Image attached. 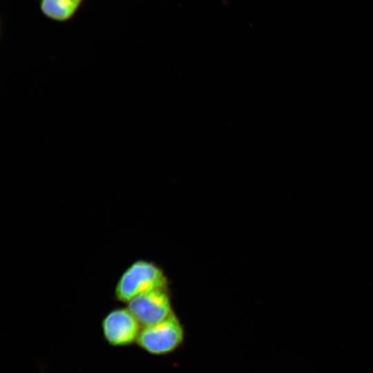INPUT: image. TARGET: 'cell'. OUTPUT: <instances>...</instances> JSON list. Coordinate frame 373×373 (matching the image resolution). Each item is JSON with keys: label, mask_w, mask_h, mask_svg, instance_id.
<instances>
[{"label": "cell", "mask_w": 373, "mask_h": 373, "mask_svg": "<svg viewBox=\"0 0 373 373\" xmlns=\"http://www.w3.org/2000/svg\"><path fill=\"white\" fill-rule=\"evenodd\" d=\"M168 279L155 262L140 259L133 262L122 272L114 289V298L128 303L135 298L155 289H167Z\"/></svg>", "instance_id": "obj_1"}, {"label": "cell", "mask_w": 373, "mask_h": 373, "mask_svg": "<svg viewBox=\"0 0 373 373\" xmlns=\"http://www.w3.org/2000/svg\"><path fill=\"white\" fill-rule=\"evenodd\" d=\"M183 338V327L173 314L158 323L142 327L136 344L149 354L163 355L175 350Z\"/></svg>", "instance_id": "obj_2"}, {"label": "cell", "mask_w": 373, "mask_h": 373, "mask_svg": "<svg viewBox=\"0 0 373 373\" xmlns=\"http://www.w3.org/2000/svg\"><path fill=\"white\" fill-rule=\"evenodd\" d=\"M104 341L114 347L136 344L142 327L127 307H117L107 312L101 321Z\"/></svg>", "instance_id": "obj_3"}, {"label": "cell", "mask_w": 373, "mask_h": 373, "mask_svg": "<svg viewBox=\"0 0 373 373\" xmlns=\"http://www.w3.org/2000/svg\"><path fill=\"white\" fill-rule=\"evenodd\" d=\"M126 306L142 327L158 323L173 314L167 289L143 294L131 300Z\"/></svg>", "instance_id": "obj_4"}, {"label": "cell", "mask_w": 373, "mask_h": 373, "mask_svg": "<svg viewBox=\"0 0 373 373\" xmlns=\"http://www.w3.org/2000/svg\"><path fill=\"white\" fill-rule=\"evenodd\" d=\"M81 3L75 0H39L41 13L56 22H66L77 12Z\"/></svg>", "instance_id": "obj_5"}, {"label": "cell", "mask_w": 373, "mask_h": 373, "mask_svg": "<svg viewBox=\"0 0 373 373\" xmlns=\"http://www.w3.org/2000/svg\"><path fill=\"white\" fill-rule=\"evenodd\" d=\"M80 3H82L84 0H75Z\"/></svg>", "instance_id": "obj_6"}]
</instances>
